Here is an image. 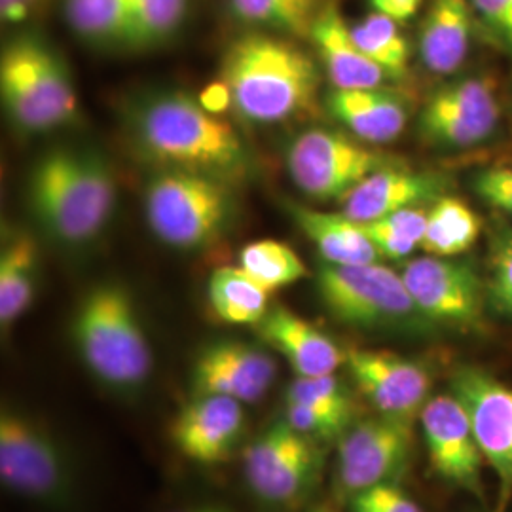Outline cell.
<instances>
[{"label":"cell","instance_id":"1","mask_svg":"<svg viewBox=\"0 0 512 512\" xmlns=\"http://www.w3.org/2000/svg\"><path fill=\"white\" fill-rule=\"evenodd\" d=\"M129 145L156 169L188 171L236 184L251 154L236 128L183 92L137 97L124 112Z\"/></svg>","mask_w":512,"mask_h":512},{"label":"cell","instance_id":"2","mask_svg":"<svg viewBox=\"0 0 512 512\" xmlns=\"http://www.w3.org/2000/svg\"><path fill=\"white\" fill-rule=\"evenodd\" d=\"M220 84L241 118L277 124L313 107L321 74L293 40L253 31L236 38L224 52Z\"/></svg>","mask_w":512,"mask_h":512},{"label":"cell","instance_id":"3","mask_svg":"<svg viewBox=\"0 0 512 512\" xmlns=\"http://www.w3.org/2000/svg\"><path fill=\"white\" fill-rule=\"evenodd\" d=\"M27 196L35 219L52 238L86 245L109 224L118 186L101 152L61 147L38 158Z\"/></svg>","mask_w":512,"mask_h":512},{"label":"cell","instance_id":"4","mask_svg":"<svg viewBox=\"0 0 512 512\" xmlns=\"http://www.w3.org/2000/svg\"><path fill=\"white\" fill-rule=\"evenodd\" d=\"M71 340L86 370L120 395L141 391L152 374V349L133 296L120 283L93 285L76 306Z\"/></svg>","mask_w":512,"mask_h":512},{"label":"cell","instance_id":"5","mask_svg":"<svg viewBox=\"0 0 512 512\" xmlns=\"http://www.w3.org/2000/svg\"><path fill=\"white\" fill-rule=\"evenodd\" d=\"M232 183L156 169L145 186V215L154 236L173 249L194 251L219 238L234 211Z\"/></svg>","mask_w":512,"mask_h":512},{"label":"cell","instance_id":"6","mask_svg":"<svg viewBox=\"0 0 512 512\" xmlns=\"http://www.w3.org/2000/svg\"><path fill=\"white\" fill-rule=\"evenodd\" d=\"M0 480L12 494L42 507L73 503V467L63 446L40 421L12 408L0 414Z\"/></svg>","mask_w":512,"mask_h":512},{"label":"cell","instance_id":"7","mask_svg":"<svg viewBox=\"0 0 512 512\" xmlns=\"http://www.w3.org/2000/svg\"><path fill=\"white\" fill-rule=\"evenodd\" d=\"M315 283L330 315L355 329H403L425 319L408 293L403 275L378 262L361 266L325 262Z\"/></svg>","mask_w":512,"mask_h":512},{"label":"cell","instance_id":"8","mask_svg":"<svg viewBox=\"0 0 512 512\" xmlns=\"http://www.w3.org/2000/svg\"><path fill=\"white\" fill-rule=\"evenodd\" d=\"M321 442L298 433L285 418L268 425L243 450V476L251 492L275 507H294L317 486Z\"/></svg>","mask_w":512,"mask_h":512},{"label":"cell","instance_id":"9","mask_svg":"<svg viewBox=\"0 0 512 512\" xmlns=\"http://www.w3.org/2000/svg\"><path fill=\"white\" fill-rule=\"evenodd\" d=\"M382 152L359 145L342 131L311 128L287 150V169L293 183L311 200H342L374 171L387 167Z\"/></svg>","mask_w":512,"mask_h":512},{"label":"cell","instance_id":"10","mask_svg":"<svg viewBox=\"0 0 512 512\" xmlns=\"http://www.w3.org/2000/svg\"><path fill=\"white\" fill-rule=\"evenodd\" d=\"M452 393L463 404L478 448L497 478L494 512L512 505V387L476 366H461L452 376Z\"/></svg>","mask_w":512,"mask_h":512},{"label":"cell","instance_id":"11","mask_svg":"<svg viewBox=\"0 0 512 512\" xmlns=\"http://www.w3.org/2000/svg\"><path fill=\"white\" fill-rule=\"evenodd\" d=\"M412 448L414 431L410 421L378 414L351 423L338 442V492L348 499L372 486L395 482L408 467Z\"/></svg>","mask_w":512,"mask_h":512},{"label":"cell","instance_id":"12","mask_svg":"<svg viewBox=\"0 0 512 512\" xmlns=\"http://www.w3.org/2000/svg\"><path fill=\"white\" fill-rule=\"evenodd\" d=\"M416 308L427 321L458 329H476L484 315V287L467 262L420 256L401 272Z\"/></svg>","mask_w":512,"mask_h":512},{"label":"cell","instance_id":"13","mask_svg":"<svg viewBox=\"0 0 512 512\" xmlns=\"http://www.w3.org/2000/svg\"><path fill=\"white\" fill-rule=\"evenodd\" d=\"M420 423L431 471L484 501V456L458 397L452 391L431 397L421 410Z\"/></svg>","mask_w":512,"mask_h":512},{"label":"cell","instance_id":"14","mask_svg":"<svg viewBox=\"0 0 512 512\" xmlns=\"http://www.w3.org/2000/svg\"><path fill=\"white\" fill-rule=\"evenodd\" d=\"M346 365L361 395L382 416L414 423L431 399V372L399 353L351 348Z\"/></svg>","mask_w":512,"mask_h":512},{"label":"cell","instance_id":"15","mask_svg":"<svg viewBox=\"0 0 512 512\" xmlns=\"http://www.w3.org/2000/svg\"><path fill=\"white\" fill-rule=\"evenodd\" d=\"M277 363L266 349L239 340H217L196 355L192 395H222L239 403H258L274 385Z\"/></svg>","mask_w":512,"mask_h":512},{"label":"cell","instance_id":"16","mask_svg":"<svg viewBox=\"0 0 512 512\" xmlns=\"http://www.w3.org/2000/svg\"><path fill=\"white\" fill-rule=\"evenodd\" d=\"M243 403L222 395H192L169 423V439L200 465L230 461L245 435Z\"/></svg>","mask_w":512,"mask_h":512},{"label":"cell","instance_id":"17","mask_svg":"<svg viewBox=\"0 0 512 512\" xmlns=\"http://www.w3.org/2000/svg\"><path fill=\"white\" fill-rule=\"evenodd\" d=\"M440 196H444V181L437 173L391 164L368 175L342 198V213L355 222H370L420 203L435 202Z\"/></svg>","mask_w":512,"mask_h":512},{"label":"cell","instance_id":"18","mask_svg":"<svg viewBox=\"0 0 512 512\" xmlns=\"http://www.w3.org/2000/svg\"><path fill=\"white\" fill-rule=\"evenodd\" d=\"M255 329L266 346L281 353L296 376H327L346 365V351L287 306L270 308Z\"/></svg>","mask_w":512,"mask_h":512},{"label":"cell","instance_id":"19","mask_svg":"<svg viewBox=\"0 0 512 512\" xmlns=\"http://www.w3.org/2000/svg\"><path fill=\"white\" fill-rule=\"evenodd\" d=\"M310 37L323 59L334 90L384 88L385 80L391 78L359 48L351 35V27L334 2H325Z\"/></svg>","mask_w":512,"mask_h":512},{"label":"cell","instance_id":"20","mask_svg":"<svg viewBox=\"0 0 512 512\" xmlns=\"http://www.w3.org/2000/svg\"><path fill=\"white\" fill-rule=\"evenodd\" d=\"M0 93L10 120L21 131L44 133L57 128L38 82L33 37L10 42L0 57Z\"/></svg>","mask_w":512,"mask_h":512},{"label":"cell","instance_id":"21","mask_svg":"<svg viewBox=\"0 0 512 512\" xmlns=\"http://www.w3.org/2000/svg\"><path fill=\"white\" fill-rule=\"evenodd\" d=\"M327 105L336 120L368 145L395 141L408 122L403 97L385 88L332 90Z\"/></svg>","mask_w":512,"mask_h":512},{"label":"cell","instance_id":"22","mask_svg":"<svg viewBox=\"0 0 512 512\" xmlns=\"http://www.w3.org/2000/svg\"><path fill=\"white\" fill-rule=\"evenodd\" d=\"M471 0H433L420 27V55L431 73H456L473 37Z\"/></svg>","mask_w":512,"mask_h":512},{"label":"cell","instance_id":"23","mask_svg":"<svg viewBox=\"0 0 512 512\" xmlns=\"http://www.w3.org/2000/svg\"><path fill=\"white\" fill-rule=\"evenodd\" d=\"M289 211L327 264L361 266L380 260L382 255L366 236L363 226L344 213H325L296 203H289Z\"/></svg>","mask_w":512,"mask_h":512},{"label":"cell","instance_id":"24","mask_svg":"<svg viewBox=\"0 0 512 512\" xmlns=\"http://www.w3.org/2000/svg\"><path fill=\"white\" fill-rule=\"evenodd\" d=\"M38 247L33 236L19 232L0 253V325L12 327L31 308L37 294Z\"/></svg>","mask_w":512,"mask_h":512},{"label":"cell","instance_id":"25","mask_svg":"<svg viewBox=\"0 0 512 512\" xmlns=\"http://www.w3.org/2000/svg\"><path fill=\"white\" fill-rule=\"evenodd\" d=\"M207 294L217 317L230 325L256 327L270 311L272 293L239 266L215 270Z\"/></svg>","mask_w":512,"mask_h":512},{"label":"cell","instance_id":"26","mask_svg":"<svg viewBox=\"0 0 512 512\" xmlns=\"http://www.w3.org/2000/svg\"><path fill=\"white\" fill-rule=\"evenodd\" d=\"M480 220L475 211L454 196H440L427 211V228L421 249L431 256L454 258L475 245Z\"/></svg>","mask_w":512,"mask_h":512},{"label":"cell","instance_id":"27","mask_svg":"<svg viewBox=\"0 0 512 512\" xmlns=\"http://www.w3.org/2000/svg\"><path fill=\"white\" fill-rule=\"evenodd\" d=\"M497 122L499 118L461 109L435 93L421 110L420 128L423 137L433 145L469 148L486 141L494 133Z\"/></svg>","mask_w":512,"mask_h":512},{"label":"cell","instance_id":"28","mask_svg":"<svg viewBox=\"0 0 512 512\" xmlns=\"http://www.w3.org/2000/svg\"><path fill=\"white\" fill-rule=\"evenodd\" d=\"M323 6V0H230L239 19L293 37H310Z\"/></svg>","mask_w":512,"mask_h":512},{"label":"cell","instance_id":"29","mask_svg":"<svg viewBox=\"0 0 512 512\" xmlns=\"http://www.w3.org/2000/svg\"><path fill=\"white\" fill-rule=\"evenodd\" d=\"M239 268L270 293L294 285L310 275L306 262L287 243L274 239L245 245L239 253Z\"/></svg>","mask_w":512,"mask_h":512},{"label":"cell","instance_id":"30","mask_svg":"<svg viewBox=\"0 0 512 512\" xmlns=\"http://www.w3.org/2000/svg\"><path fill=\"white\" fill-rule=\"evenodd\" d=\"M65 18L76 35L95 42H126L131 0H65Z\"/></svg>","mask_w":512,"mask_h":512},{"label":"cell","instance_id":"31","mask_svg":"<svg viewBox=\"0 0 512 512\" xmlns=\"http://www.w3.org/2000/svg\"><path fill=\"white\" fill-rule=\"evenodd\" d=\"M349 27L359 48L391 78H399L406 73L410 46L395 19L374 10Z\"/></svg>","mask_w":512,"mask_h":512},{"label":"cell","instance_id":"32","mask_svg":"<svg viewBox=\"0 0 512 512\" xmlns=\"http://www.w3.org/2000/svg\"><path fill=\"white\" fill-rule=\"evenodd\" d=\"M188 0H131L126 46L145 50L160 46L183 25Z\"/></svg>","mask_w":512,"mask_h":512},{"label":"cell","instance_id":"33","mask_svg":"<svg viewBox=\"0 0 512 512\" xmlns=\"http://www.w3.org/2000/svg\"><path fill=\"white\" fill-rule=\"evenodd\" d=\"M33 57L37 67L40 90L46 107L54 118L55 126L67 124L78 109V97L74 92L73 80L61 55L54 52L46 42L33 37Z\"/></svg>","mask_w":512,"mask_h":512},{"label":"cell","instance_id":"34","mask_svg":"<svg viewBox=\"0 0 512 512\" xmlns=\"http://www.w3.org/2000/svg\"><path fill=\"white\" fill-rule=\"evenodd\" d=\"M359 224L380 255L391 260H403L420 247L427 228V213L418 207H410L391 213L384 219Z\"/></svg>","mask_w":512,"mask_h":512},{"label":"cell","instance_id":"35","mask_svg":"<svg viewBox=\"0 0 512 512\" xmlns=\"http://www.w3.org/2000/svg\"><path fill=\"white\" fill-rule=\"evenodd\" d=\"M285 404H304L317 410L342 416H355V404L348 387L334 374L327 376H296L285 389Z\"/></svg>","mask_w":512,"mask_h":512},{"label":"cell","instance_id":"36","mask_svg":"<svg viewBox=\"0 0 512 512\" xmlns=\"http://www.w3.org/2000/svg\"><path fill=\"white\" fill-rule=\"evenodd\" d=\"M283 418L289 421V425L298 433L317 442L342 437L348 431L349 425L353 423V418L349 416L317 410L304 404H285Z\"/></svg>","mask_w":512,"mask_h":512},{"label":"cell","instance_id":"37","mask_svg":"<svg viewBox=\"0 0 512 512\" xmlns=\"http://www.w3.org/2000/svg\"><path fill=\"white\" fill-rule=\"evenodd\" d=\"M486 293L495 310L512 319V232L499 239L492 251Z\"/></svg>","mask_w":512,"mask_h":512},{"label":"cell","instance_id":"38","mask_svg":"<svg viewBox=\"0 0 512 512\" xmlns=\"http://www.w3.org/2000/svg\"><path fill=\"white\" fill-rule=\"evenodd\" d=\"M351 512H423L420 505L395 482L378 484L359 494L349 495Z\"/></svg>","mask_w":512,"mask_h":512},{"label":"cell","instance_id":"39","mask_svg":"<svg viewBox=\"0 0 512 512\" xmlns=\"http://www.w3.org/2000/svg\"><path fill=\"white\" fill-rule=\"evenodd\" d=\"M475 190L484 202L512 215V165H494L480 171Z\"/></svg>","mask_w":512,"mask_h":512},{"label":"cell","instance_id":"40","mask_svg":"<svg viewBox=\"0 0 512 512\" xmlns=\"http://www.w3.org/2000/svg\"><path fill=\"white\" fill-rule=\"evenodd\" d=\"M471 6L495 37L512 48V0H471Z\"/></svg>","mask_w":512,"mask_h":512},{"label":"cell","instance_id":"41","mask_svg":"<svg viewBox=\"0 0 512 512\" xmlns=\"http://www.w3.org/2000/svg\"><path fill=\"white\" fill-rule=\"evenodd\" d=\"M421 4H423V0H370V6L376 12L395 19L397 23H404V21L414 18L418 14Z\"/></svg>","mask_w":512,"mask_h":512},{"label":"cell","instance_id":"42","mask_svg":"<svg viewBox=\"0 0 512 512\" xmlns=\"http://www.w3.org/2000/svg\"><path fill=\"white\" fill-rule=\"evenodd\" d=\"M38 0H0V18L4 23H21L31 16Z\"/></svg>","mask_w":512,"mask_h":512},{"label":"cell","instance_id":"43","mask_svg":"<svg viewBox=\"0 0 512 512\" xmlns=\"http://www.w3.org/2000/svg\"><path fill=\"white\" fill-rule=\"evenodd\" d=\"M308 512H340V507H338L332 499H327V501H319V503H315L313 507L308 509Z\"/></svg>","mask_w":512,"mask_h":512},{"label":"cell","instance_id":"44","mask_svg":"<svg viewBox=\"0 0 512 512\" xmlns=\"http://www.w3.org/2000/svg\"><path fill=\"white\" fill-rule=\"evenodd\" d=\"M179 512H234L228 507H222V505H202V507H192V509H186V511Z\"/></svg>","mask_w":512,"mask_h":512}]
</instances>
